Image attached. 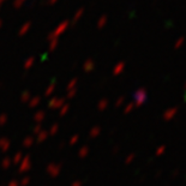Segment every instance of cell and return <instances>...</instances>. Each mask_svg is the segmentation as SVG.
<instances>
[{"instance_id": "6da1fadb", "label": "cell", "mask_w": 186, "mask_h": 186, "mask_svg": "<svg viewBox=\"0 0 186 186\" xmlns=\"http://www.w3.org/2000/svg\"><path fill=\"white\" fill-rule=\"evenodd\" d=\"M175 114H177V108H173V109L167 111L163 114V119H165V120H170Z\"/></svg>"}, {"instance_id": "7a4b0ae2", "label": "cell", "mask_w": 186, "mask_h": 186, "mask_svg": "<svg viewBox=\"0 0 186 186\" xmlns=\"http://www.w3.org/2000/svg\"><path fill=\"white\" fill-rule=\"evenodd\" d=\"M165 147H163V145H162V147H160V148L157 149V151H156V155H162V154H163V151H165Z\"/></svg>"}]
</instances>
